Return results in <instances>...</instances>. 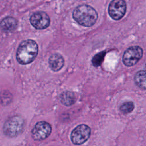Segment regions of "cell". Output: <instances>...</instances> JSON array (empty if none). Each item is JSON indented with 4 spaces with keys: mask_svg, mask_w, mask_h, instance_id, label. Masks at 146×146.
<instances>
[{
    "mask_svg": "<svg viewBox=\"0 0 146 146\" xmlns=\"http://www.w3.org/2000/svg\"><path fill=\"white\" fill-rule=\"evenodd\" d=\"M38 53V46L33 40L28 39L22 42L18 47L16 58L21 64L31 63Z\"/></svg>",
    "mask_w": 146,
    "mask_h": 146,
    "instance_id": "1",
    "label": "cell"
},
{
    "mask_svg": "<svg viewBox=\"0 0 146 146\" xmlns=\"http://www.w3.org/2000/svg\"><path fill=\"white\" fill-rule=\"evenodd\" d=\"M72 17L79 25L85 27H91L95 23L98 15L96 11L91 6L81 5L74 9Z\"/></svg>",
    "mask_w": 146,
    "mask_h": 146,
    "instance_id": "2",
    "label": "cell"
},
{
    "mask_svg": "<svg viewBox=\"0 0 146 146\" xmlns=\"http://www.w3.org/2000/svg\"><path fill=\"white\" fill-rule=\"evenodd\" d=\"M25 125L24 120L20 116H14L9 119L4 124L3 130L9 137H15L23 131Z\"/></svg>",
    "mask_w": 146,
    "mask_h": 146,
    "instance_id": "3",
    "label": "cell"
},
{
    "mask_svg": "<svg viewBox=\"0 0 146 146\" xmlns=\"http://www.w3.org/2000/svg\"><path fill=\"white\" fill-rule=\"evenodd\" d=\"M142 48L137 46H132L127 49L123 55V62L125 66L131 67L136 64L143 56Z\"/></svg>",
    "mask_w": 146,
    "mask_h": 146,
    "instance_id": "4",
    "label": "cell"
},
{
    "mask_svg": "<svg viewBox=\"0 0 146 146\" xmlns=\"http://www.w3.org/2000/svg\"><path fill=\"white\" fill-rule=\"evenodd\" d=\"M91 135L90 128L86 124H80L71 132V140L73 144L80 145L85 143Z\"/></svg>",
    "mask_w": 146,
    "mask_h": 146,
    "instance_id": "5",
    "label": "cell"
},
{
    "mask_svg": "<svg viewBox=\"0 0 146 146\" xmlns=\"http://www.w3.org/2000/svg\"><path fill=\"white\" fill-rule=\"evenodd\" d=\"M51 130V126L48 123L44 121H39L31 130V137L34 140H43L48 137Z\"/></svg>",
    "mask_w": 146,
    "mask_h": 146,
    "instance_id": "6",
    "label": "cell"
},
{
    "mask_svg": "<svg viewBox=\"0 0 146 146\" xmlns=\"http://www.w3.org/2000/svg\"><path fill=\"white\" fill-rule=\"evenodd\" d=\"M127 10L124 0H112L109 5L108 13L114 20L118 21L125 15Z\"/></svg>",
    "mask_w": 146,
    "mask_h": 146,
    "instance_id": "7",
    "label": "cell"
},
{
    "mask_svg": "<svg viewBox=\"0 0 146 146\" xmlns=\"http://www.w3.org/2000/svg\"><path fill=\"white\" fill-rule=\"evenodd\" d=\"M31 25L38 30H42L48 27L50 23V19L47 14L43 11L34 13L30 18Z\"/></svg>",
    "mask_w": 146,
    "mask_h": 146,
    "instance_id": "8",
    "label": "cell"
},
{
    "mask_svg": "<svg viewBox=\"0 0 146 146\" xmlns=\"http://www.w3.org/2000/svg\"><path fill=\"white\" fill-rule=\"evenodd\" d=\"M49 66L54 71H59L64 66V60L63 56L58 53L52 54L48 60Z\"/></svg>",
    "mask_w": 146,
    "mask_h": 146,
    "instance_id": "9",
    "label": "cell"
},
{
    "mask_svg": "<svg viewBox=\"0 0 146 146\" xmlns=\"http://www.w3.org/2000/svg\"><path fill=\"white\" fill-rule=\"evenodd\" d=\"M17 25V21L14 18L7 17L0 22V28L4 31L10 32L16 29Z\"/></svg>",
    "mask_w": 146,
    "mask_h": 146,
    "instance_id": "10",
    "label": "cell"
},
{
    "mask_svg": "<svg viewBox=\"0 0 146 146\" xmlns=\"http://www.w3.org/2000/svg\"><path fill=\"white\" fill-rule=\"evenodd\" d=\"M60 100L62 104L65 106H71L75 102V96L71 91H64L60 95Z\"/></svg>",
    "mask_w": 146,
    "mask_h": 146,
    "instance_id": "11",
    "label": "cell"
},
{
    "mask_svg": "<svg viewBox=\"0 0 146 146\" xmlns=\"http://www.w3.org/2000/svg\"><path fill=\"white\" fill-rule=\"evenodd\" d=\"M135 83L139 88L142 90H145V70L138 71L134 78Z\"/></svg>",
    "mask_w": 146,
    "mask_h": 146,
    "instance_id": "12",
    "label": "cell"
},
{
    "mask_svg": "<svg viewBox=\"0 0 146 146\" xmlns=\"http://www.w3.org/2000/svg\"><path fill=\"white\" fill-rule=\"evenodd\" d=\"M106 51H102L95 55V56L92 58L91 60L92 65L95 67H98L100 66L104 60V58L106 56Z\"/></svg>",
    "mask_w": 146,
    "mask_h": 146,
    "instance_id": "13",
    "label": "cell"
},
{
    "mask_svg": "<svg viewBox=\"0 0 146 146\" xmlns=\"http://www.w3.org/2000/svg\"><path fill=\"white\" fill-rule=\"evenodd\" d=\"M135 106L132 102H127L124 103L120 107V111L124 114H127L131 112L134 109Z\"/></svg>",
    "mask_w": 146,
    "mask_h": 146,
    "instance_id": "14",
    "label": "cell"
}]
</instances>
